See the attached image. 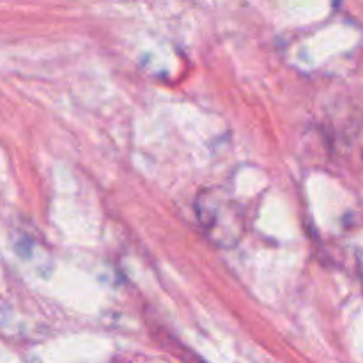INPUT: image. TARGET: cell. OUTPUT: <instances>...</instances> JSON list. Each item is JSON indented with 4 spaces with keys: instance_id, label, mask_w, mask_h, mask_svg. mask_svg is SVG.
I'll return each instance as SVG.
<instances>
[{
    "instance_id": "6da1fadb",
    "label": "cell",
    "mask_w": 363,
    "mask_h": 363,
    "mask_svg": "<svg viewBox=\"0 0 363 363\" xmlns=\"http://www.w3.org/2000/svg\"><path fill=\"white\" fill-rule=\"evenodd\" d=\"M195 215L206 236L220 248H233L245 233V216L240 204L223 190L206 188L195 199Z\"/></svg>"
}]
</instances>
